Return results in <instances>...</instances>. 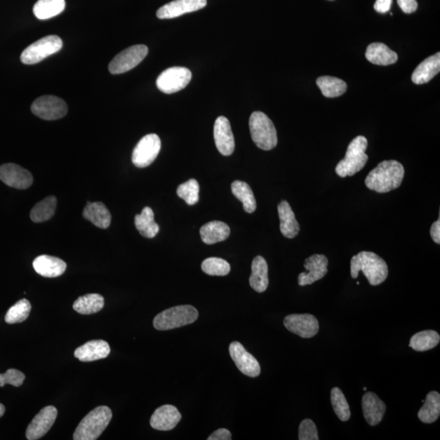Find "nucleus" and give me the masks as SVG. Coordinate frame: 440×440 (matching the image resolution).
I'll return each mask as SVG.
<instances>
[{
  "label": "nucleus",
  "mask_w": 440,
  "mask_h": 440,
  "mask_svg": "<svg viewBox=\"0 0 440 440\" xmlns=\"http://www.w3.org/2000/svg\"><path fill=\"white\" fill-rule=\"evenodd\" d=\"M404 168L397 161H383L369 172L365 184L368 189L379 194L389 193L401 185Z\"/></svg>",
  "instance_id": "f257e3e1"
},
{
  "label": "nucleus",
  "mask_w": 440,
  "mask_h": 440,
  "mask_svg": "<svg viewBox=\"0 0 440 440\" xmlns=\"http://www.w3.org/2000/svg\"><path fill=\"white\" fill-rule=\"evenodd\" d=\"M364 275L373 286L382 284L388 276V267L385 260L373 252L361 251L354 255L351 260V276L356 279L359 273Z\"/></svg>",
  "instance_id": "f03ea898"
},
{
  "label": "nucleus",
  "mask_w": 440,
  "mask_h": 440,
  "mask_svg": "<svg viewBox=\"0 0 440 440\" xmlns=\"http://www.w3.org/2000/svg\"><path fill=\"white\" fill-rule=\"evenodd\" d=\"M112 417V411L108 406L95 408L80 422L75 429L73 439L74 440L98 439L109 426Z\"/></svg>",
  "instance_id": "7ed1b4c3"
},
{
  "label": "nucleus",
  "mask_w": 440,
  "mask_h": 440,
  "mask_svg": "<svg viewBox=\"0 0 440 440\" xmlns=\"http://www.w3.org/2000/svg\"><path fill=\"white\" fill-rule=\"evenodd\" d=\"M368 140L365 136L359 135L348 145L345 159L341 160L336 166L338 176L345 178L353 176L365 168L368 159L366 154Z\"/></svg>",
  "instance_id": "20e7f679"
},
{
  "label": "nucleus",
  "mask_w": 440,
  "mask_h": 440,
  "mask_svg": "<svg viewBox=\"0 0 440 440\" xmlns=\"http://www.w3.org/2000/svg\"><path fill=\"white\" fill-rule=\"evenodd\" d=\"M199 318V312L191 305H181L169 308L156 315L154 326L158 331H170L194 323Z\"/></svg>",
  "instance_id": "39448f33"
},
{
  "label": "nucleus",
  "mask_w": 440,
  "mask_h": 440,
  "mask_svg": "<svg viewBox=\"0 0 440 440\" xmlns=\"http://www.w3.org/2000/svg\"><path fill=\"white\" fill-rule=\"evenodd\" d=\"M251 138L258 148L269 151L277 145V133L274 124L267 116L260 111L251 114L250 118Z\"/></svg>",
  "instance_id": "423d86ee"
},
{
  "label": "nucleus",
  "mask_w": 440,
  "mask_h": 440,
  "mask_svg": "<svg viewBox=\"0 0 440 440\" xmlns=\"http://www.w3.org/2000/svg\"><path fill=\"white\" fill-rule=\"evenodd\" d=\"M63 47L62 39L58 35H48L34 42L23 51L22 62L25 65H34L57 53Z\"/></svg>",
  "instance_id": "0eeeda50"
},
{
  "label": "nucleus",
  "mask_w": 440,
  "mask_h": 440,
  "mask_svg": "<svg viewBox=\"0 0 440 440\" xmlns=\"http://www.w3.org/2000/svg\"><path fill=\"white\" fill-rule=\"evenodd\" d=\"M149 49L143 44L135 45L123 51L112 60L109 65V72L113 74H124L134 69L148 55Z\"/></svg>",
  "instance_id": "6e6552de"
},
{
  "label": "nucleus",
  "mask_w": 440,
  "mask_h": 440,
  "mask_svg": "<svg viewBox=\"0 0 440 440\" xmlns=\"http://www.w3.org/2000/svg\"><path fill=\"white\" fill-rule=\"evenodd\" d=\"M161 147V140L158 135H146L135 147L131 159L133 164L138 168L150 166L159 154Z\"/></svg>",
  "instance_id": "1a4fd4ad"
},
{
  "label": "nucleus",
  "mask_w": 440,
  "mask_h": 440,
  "mask_svg": "<svg viewBox=\"0 0 440 440\" xmlns=\"http://www.w3.org/2000/svg\"><path fill=\"white\" fill-rule=\"evenodd\" d=\"M192 79V73L185 67H171L164 70L158 79L156 87L165 94L180 92L188 86Z\"/></svg>",
  "instance_id": "9d476101"
},
{
  "label": "nucleus",
  "mask_w": 440,
  "mask_h": 440,
  "mask_svg": "<svg viewBox=\"0 0 440 440\" xmlns=\"http://www.w3.org/2000/svg\"><path fill=\"white\" fill-rule=\"evenodd\" d=\"M32 111L37 117L51 121L65 117L68 107L62 99L54 95H44L34 101Z\"/></svg>",
  "instance_id": "9b49d317"
},
{
  "label": "nucleus",
  "mask_w": 440,
  "mask_h": 440,
  "mask_svg": "<svg viewBox=\"0 0 440 440\" xmlns=\"http://www.w3.org/2000/svg\"><path fill=\"white\" fill-rule=\"evenodd\" d=\"M229 353L240 372L250 378L260 375L261 368L256 359L248 352L239 342L230 344Z\"/></svg>",
  "instance_id": "f8f14e48"
},
{
  "label": "nucleus",
  "mask_w": 440,
  "mask_h": 440,
  "mask_svg": "<svg viewBox=\"0 0 440 440\" xmlns=\"http://www.w3.org/2000/svg\"><path fill=\"white\" fill-rule=\"evenodd\" d=\"M284 326L288 331L302 338H311L317 335L319 322L311 314H292L284 319Z\"/></svg>",
  "instance_id": "ddd939ff"
},
{
  "label": "nucleus",
  "mask_w": 440,
  "mask_h": 440,
  "mask_svg": "<svg viewBox=\"0 0 440 440\" xmlns=\"http://www.w3.org/2000/svg\"><path fill=\"white\" fill-rule=\"evenodd\" d=\"M0 180L5 185L18 189L29 188L34 180L29 171L14 164L0 166Z\"/></svg>",
  "instance_id": "4468645a"
},
{
  "label": "nucleus",
  "mask_w": 440,
  "mask_h": 440,
  "mask_svg": "<svg viewBox=\"0 0 440 440\" xmlns=\"http://www.w3.org/2000/svg\"><path fill=\"white\" fill-rule=\"evenodd\" d=\"M58 417V409L47 406L41 409L29 423L25 436L29 440H37L46 434Z\"/></svg>",
  "instance_id": "2eb2a0df"
},
{
  "label": "nucleus",
  "mask_w": 440,
  "mask_h": 440,
  "mask_svg": "<svg viewBox=\"0 0 440 440\" xmlns=\"http://www.w3.org/2000/svg\"><path fill=\"white\" fill-rule=\"evenodd\" d=\"M328 259L324 255H313L305 260V267L307 272H302L298 276V285L309 286L322 279L328 272Z\"/></svg>",
  "instance_id": "dca6fc26"
},
{
  "label": "nucleus",
  "mask_w": 440,
  "mask_h": 440,
  "mask_svg": "<svg viewBox=\"0 0 440 440\" xmlns=\"http://www.w3.org/2000/svg\"><path fill=\"white\" fill-rule=\"evenodd\" d=\"M206 0H174L160 8L156 12L159 19H172L182 15L199 11L206 6Z\"/></svg>",
  "instance_id": "f3484780"
},
{
  "label": "nucleus",
  "mask_w": 440,
  "mask_h": 440,
  "mask_svg": "<svg viewBox=\"0 0 440 440\" xmlns=\"http://www.w3.org/2000/svg\"><path fill=\"white\" fill-rule=\"evenodd\" d=\"M214 138L217 149L224 156H230L235 149V140L229 119L220 116L214 126Z\"/></svg>",
  "instance_id": "a211bd4d"
},
{
  "label": "nucleus",
  "mask_w": 440,
  "mask_h": 440,
  "mask_svg": "<svg viewBox=\"0 0 440 440\" xmlns=\"http://www.w3.org/2000/svg\"><path fill=\"white\" fill-rule=\"evenodd\" d=\"M181 418V414L177 408L166 404L156 409L151 417L150 426L156 431H171L178 425Z\"/></svg>",
  "instance_id": "6ab92c4d"
},
{
  "label": "nucleus",
  "mask_w": 440,
  "mask_h": 440,
  "mask_svg": "<svg viewBox=\"0 0 440 440\" xmlns=\"http://www.w3.org/2000/svg\"><path fill=\"white\" fill-rule=\"evenodd\" d=\"M362 408L364 417L368 424L372 427L380 423L386 413L385 403L373 392H367L364 394Z\"/></svg>",
  "instance_id": "aec40b11"
},
{
  "label": "nucleus",
  "mask_w": 440,
  "mask_h": 440,
  "mask_svg": "<svg viewBox=\"0 0 440 440\" xmlns=\"http://www.w3.org/2000/svg\"><path fill=\"white\" fill-rule=\"evenodd\" d=\"M109 343L104 340H93L76 349L74 356L80 361L91 362L105 359L109 355Z\"/></svg>",
  "instance_id": "412c9836"
},
{
  "label": "nucleus",
  "mask_w": 440,
  "mask_h": 440,
  "mask_svg": "<svg viewBox=\"0 0 440 440\" xmlns=\"http://www.w3.org/2000/svg\"><path fill=\"white\" fill-rule=\"evenodd\" d=\"M33 267L38 274L53 278L62 276L67 270V265L59 258L41 255L34 260Z\"/></svg>",
  "instance_id": "4be33fe9"
},
{
  "label": "nucleus",
  "mask_w": 440,
  "mask_h": 440,
  "mask_svg": "<svg viewBox=\"0 0 440 440\" xmlns=\"http://www.w3.org/2000/svg\"><path fill=\"white\" fill-rule=\"evenodd\" d=\"M280 219V230L286 239H292L298 234L300 226L295 218L291 206L286 201H282L277 207Z\"/></svg>",
  "instance_id": "5701e85b"
},
{
  "label": "nucleus",
  "mask_w": 440,
  "mask_h": 440,
  "mask_svg": "<svg viewBox=\"0 0 440 440\" xmlns=\"http://www.w3.org/2000/svg\"><path fill=\"white\" fill-rule=\"evenodd\" d=\"M84 218L93 222L101 229H108L111 224V214L102 202H88L83 213Z\"/></svg>",
  "instance_id": "b1692460"
},
{
  "label": "nucleus",
  "mask_w": 440,
  "mask_h": 440,
  "mask_svg": "<svg viewBox=\"0 0 440 440\" xmlns=\"http://www.w3.org/2000/svg\"><path fill=\"white\" fill-rule=\"evenodd\" d=\"M250 285L258 293L265 292L269 286V266L264 257L256 256L251 265Z\"/></svg>",
  "instance_id": "393cba45"
},
{
  "label": "nucleus",
  "mask_w": 440,
  "mask_h": 440,
  "mask_svg": "<svg viewBox=\"0 0 440 440\" xmlns=\"http://www.w3.org/2000/svg\"><path fill=\"white\" fill-rule=\"evenodd\" d=\"M440 72V53H438L423 60L414 70L412 81L414 84L421 85L431 81Z\"/></svg>",
  "instance_id": "a878e982"
},
{
  "label": "nucleus",
  "mask_w": 440,
  "mask_h": 440,
  "mask_svg": "<svg viewBox=\"0 0 440 440\" xmlns=\"http://www.w3.org/2000/svg\"><path fill=\"white\" fill-rule=\"evenodd\" d=\"M202 241L207 245H213L229 239V225L221 221H211L202 226L200 229Z\"/></svg>",
  "instance_id": "bb28decb"
},
{
  "label": "nucleus",
  "mask_w": 440,
  "mask_h": 440,
  "mask_svg": "<svg viewBox=\"0 0 440 440\" xmlns=\"http://www.w3.org/2000/svg\"><path fill=\"white\" fill-rule=\"evenodd\" d=\"M366 58L369 62L378 65H390L398 60L396 53L382 43H373L368 45Z\"/></svg>",
  "instance_id": "cd10ccee"
},
{
  "label": "nucleus",
  "mask_w": 440,
  "mask_h": 440,
  "mask_svg": "<svg viewBox=\"0 0 440 440\" xmlns=\"http://www.w3.org/2000/svg\"><path fill=\"white\" fill-rule=\"evenodd\" d=\"M135 225L140 235L146 239H154L160 229L159 225L154 220V211L149 206L145 207L141 214L135 215Z\"/></svg>",
  "instance_id": "c85d7f7f"
},
{
  "label": "nucleus",
  "mask_w": 440,
  "mask_h": 440,
  "mask_svg": "<svg viewBox=\"0 0 440 440\" xmlns=\"http://www.w3.org/2000/svg\"><path fill=\"white\" fill-rule=\"evenodd\" d=\"M105 305V300L99 293H88L81 296L74 302L73 308L75 312L82 315H91L98 313Z\"/></svg>",
  "instance_id": "c756f323"
},
{
  "label": "nucleus",
  "mask_w": 440,
  "mask_h": 440,
  "mask_svg": "<svg viewBox=\"0 0 440 440\" xmlns=\"http://www.w3.org/2000/svg\"><path fill=\"white\" fill-rule=\"evenodd\" d=\"M440 415V394L437 392L428 393L424 406L420 409L418 416L420 421L432 424L436 422Z\"/></svg>",
  "instance_id": "7c9ffc66"
},
{
  "label": "nucleus",
  "mask_w": 440,
  "mask_h": 440,
  "mask_svg": "<svg viewBox=\"0 0 440 440\" xmlns=\"http://www.w3.org/2000/svg\"><path fill=\"white\" fill-rule=\"evenodd\" d=\"M316 84L321 89L324 97L335 98L340 97L347 92V85L343 80L331 76H322L316 80Z\"/></svg>",
  "instance_id": "2f4dec72"
},
{
  "label": "nucleus",
  "mask_w": 440,
  "mask_h": 440,
  "mask_svg": "<svg viewBox=\"0 0 440 440\" xmlns=\"http://www.w3.org/2000/svg\"><path fill=\"white\" fill-rule=\"evenodd\" d=\"M232 194L242 202L247 213L251 214L256 210V200L249 185L246 182L236 180L231 186Z\"/></svg>",
  "instance_id": "473e14b6"
},
{
  "label": "nucleus",
  "mask_w": 440,
  "mask_h": 440,
  "mask_svg": "<svg viewBox=\"0 0 440 440\" xmlns=\"http://www.w3.org/2000/svg\"><path fill=\"white\" fill-rule=\"evenodd\" d=\"M65 8V0H39L33 11L38 19L48 20L62 13Z\"/></svg>",
  "instance_id": "72a5a7b5"
},
{
  "label": "nucleus",
  "mask_w": 440,
  "mask_h": 440,
  "mask_svg": "<svg viewBox=\"0 0 440 440\" xmlns=\"http://www.w3.org/2000/svg\"><path fill=\"white\" fill-rule=\"evenodd\" d=\"M58 200L54 196H49L34 206L30 211V219L34 222H42L53 218L57 209Z\"/></svg>",
  "instance_id": "f704fd0d"
},
{
  "label": "nucleus",
  "mask_w": 440,
  "mask_h": 440,
  "mask_svg": "<svg viewBox=\"0 0 440 440\" xmlns=\"http://www.w3.org/2000/svg\"><path fill=\"white\" fill-rule=\"evenodd\" d=\"M440 342V336L436 331H425L417 333L411 340L409 347L417 352H427L436 347Z\"/></svg>",
  "instance_id": "c9c22d12"
},
{
  "label": "nucleus",
  "mask_w": 440,
  "mask_h": 440,
  "mask_svg": "<svg viewBox=\"0 0 440 440\" xmlns=\"http://www.w3.org/2000/svg\"><path fill=\"white\" fill-rule=\"evenodd\" d=\"M331 404L336 415L342 422H347L351 418L350 407L341 389L333 388L331 390Z\"/></svg>",
  "instance_id": "e433bc0d"
},
{
  "label": "nucleus",
  "mask_w": 440,
  "mask_h": 440,
  "mask_svg": "<svg viewBox=\"0 0 440 440\" xmlns=\"http://www.w3.org/2000/svg\"><path fill=\"white\" fill-rule=\"evenodd\" d=\"M32 311V305L30 302L23 298L18 301L16 305L10 307L6 316H5V321L13 325V324L22 323L27 320Z\"/></svg>",
  "instance_id": "4c0bfd02"
},
{
  "label": "nucleus",
  "mask_w": 440,
  "mask_h": 440,
  "mask_svg": "<svg viewBox=\"0 0 440 440\" xmlns=\"http://www.w3.org/2000/svg\"><path fill=\"white\" fill-rule=\"evenodd\" d=\"M200 186L194 179L186 181L177 189L176 193L187 204L194 206L199 201Z\"/></svg>",
  "instance_id": "58836bf2"
},
{
  "label": "nucleus",
  "mask_w": 440,
  "mask_h": 440,
  "mask_svg": "<svg viewBox=\"0 0 440 440\" xmlns=\"http://www.w3.org/2000/svg\"><path fill=\"white\" fill-rule=\"evenodd\" d=\"M201 269L207 275L224 276L229 274L231 267L229 262L220 258H208L202 262Z\"/></svg>",
  "instance_id": "ea45409f"
},
{
  "label": "nucleus",
  "mask_w": 440,
  "mask_h": 440,
  "mask_svg": "<svg viewBox=\"0 0 440 440\" xmlns=\"http://www.w3.org/2000/svg\"><path fill=\"white\" fill-rule=\"evenodd\" d=\"M25 374L18 371V369L10 368L6 373H0V387H4L5 384H9L13 387H21L25 381Z\"/></svg>",
  "instance_id": "a19ab883"
},
{
  "label": "nucleus",
  "mask_w": 440,
  "mask_h": 440,
  "mask_svg": "<svg viewBox=\"0 0 440 440\" xmlns=\"http://www.w3.org/2000/svg\"><path fill=\"white\" fill-rule=\"evenodd\" d=\"M298 439L300 440H318L317 428L311 419H305L301 422L298 429Z\"/></svg>",
  "instance_id": "79ce46f5"
},
{
  "label": "nucleus",
  "mask_w": 440,
  "mask_h": 440,
  "mask_svg": "<svg viewBox=\"0 0 440 440\" xmlns=\"http://www.w3.org/2000/svg\"><path fill=\"white\" fill-rule=\"evenodd\" d=\"M397 3L402 11L407 14L415 12L418 7L417 0H397Z\"/></svg>",
  "instance_id": "37998d69"
},
{
  "label": "nucleus",
  "mask_w": 440,
  "mask_h": 440,
  "mask_svg": "<svg viewBox=\"0 0 440 440\" xmlns=\"http://www.w3.org/2000/svg\"><path fill=\"white\" fill-rule=\"evenodd\" d=\"M208 440H231L232 434L229 429L221 428L212 433L207 439Z\"/></svg>",
  "instance_id": "c03bdc74"
},
{
  "label": "nucleus",
  "mask_w": 440,
  "mask_h": 440,
  "mask_svg": "<svg viewBox=\"0 0 440 440\" xmlns=\"http://www.w3.org/2000/svg\"><path fill=\"white\" fill-rule=\"evenodd\" d=\"M392 0H376L374 9L379 13H385L391 9Z\"/></svg>",
  "instance_id": "a18cd8bd"
},
{
  "label": "nucleus",
  "mask_w": 440,
  "mask_h": 440,
  "mask_svg": "<svg viewBox=\"0 0 440 440\" xmlns=\"http://www.w3.org/2000/svg\"><path fill=\"white\" fill-rule=\"evenodd\" d=\"M431 236L436 244H440V221L439 219L434 222L431 227Z\"/></svg>",
  "instance_id": "49530a36"
},
{
  "label": "nucleus",
  "mask_w": 440,
  "mask_h": 440,
  "mask_svg": "<svg viewBox=\"0 0 440 440\" xmlns=\"http://www.w3.org/2000/svg\"><path fill=\"white\" fill-rule=\"evenodd\" d=\"M4 413L5 407L4 406V404H0V418H2L4 416Z\"/></svg>",
  "instance_id": "de8ad7c7"
},
{
  "label": "nucleus",
  "mask_w": 440,
  "mask_h": 440,
  "mask_svg": "<svg viewBox=\"0 0 440 440\" xmlns=\"http://www.w3.org/2000/svg\"><path fill=\"white\" fill-rule=\"evenodd\" d=\"M363 390L365 391V392L367 391V387H364Z\"/></svg>",
  "instance_id": "09e8293b"
}]
</instances>
